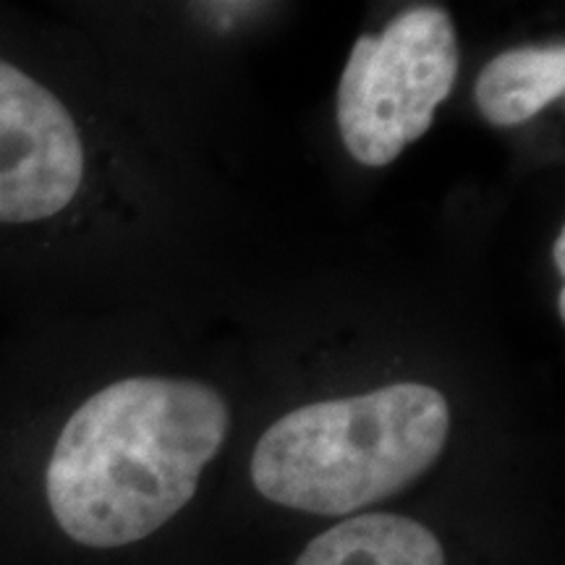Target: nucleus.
<instances>
[{
  "instance_id": "nucleus-1",
  "label": "nucleus",
  "mask_w": 565,
  "mask_h": 565,
  "mask_svg": "<svg viewBox=\"0 0 565 565\" xmlns=\"http://www.w3.org/2000/svg\"><path fill=\"white\" fill-rule=\"evenodd\" d=\"M228 406L196 380H118L63 424L45 471L55 524L84 547L145 540L189 505L228 435Z\"/></svg>"
},
{
  "instance_id": "nucleus-2",
  "label": "nucleus",
  "mask_w": 565,
  "mask_h": 565,
  "mask_svg": "<svg viewBox=\"0 0 565 565\" xmlns=\"http://www.w3.org/2000/svg\"><path fill=\"white\" fill-rule=\"evenodd\" d=\"M448 433V398L424 383L320 401L294 408L259 437L252 482L291 511L356 513L429 471Z\"/></svg>"
},
{
  "instance_id": "nucleus-3",
  "label": "nucleus",
  "mask_w": 565,
  "mask_h": 565,
  "mask_svg": "<svg viewBox=\"0 0 565 565\" xmlns=\"http://www.w3.org/2000/svg\"><path fill=\"white\" fill-rule=\"evenodd\" d=\"M458 40L448 11L419 6L380 34H362L338 87V129L351 158L383 168L422 139L458 79Z\"/></svg>"
},
{
  "instance_id": "nucleus-4",
  "label": "nucleus",
  "mask_w": 565,
  "mask_h": 565,
  "mask_svg": "<svg viewBox=\"0 0 565 565\" xmlns=\"http://www.w3.org/2000/svg\"><path fill=\"white\" fill-rule=\"evenodd\" d=\"M87 154L66 105L0 58V223L61 215L82 192Z\"/></svg>"
},
{
  "instance_id": "nucleus-5",
  "label": "nucleus",
  "mask_w": 565,
  "mask_h": 565,
  "mask_svg": "<svg viewBox=\"0 0 565 565\" xmlns=\"http://www.w3.org/2000/svg\"><path fill=\"white\" fill-rule=\"evenodd\" d=\"M565 92V47L526 45L505 51L479 71L475 100L487 124L498 129L532 121Z\"/></svg>"
},
{
  "instance_id": "nucleus-6",
  "label": "nucleus",
  "mask_w": 565,
  "mask_h": 565,
  "mask_svg": "<svg viewBox=\"0 0 565 565\" xmlns=\"http://www.w3.org/2000/svg\"><path fill=\"white\" fill-rule=\"evenodd\" d=\"M296 565H445V550L419 521L364 513L315 536Z\"/></svg>"
},
{
  "instance_id": "nucleus-7",
  "label": "nucleus",
  "mask_w": 565,
  "mask_h": 565,
  "mask_svg": "<svg viewBox=\"0 0 565 565\" xmlns=\"http://www.w3.org/2000/svg\"><path fill=\"white\" fill-rule=\"evenodd\" d=\"M553 259H555V270H557V275H565V233H563V231L557 233V238H555Z\"/></svg>"
},
{
  "instance_id": "nucleus-8",
  "label": "nucleus",
  "mask_w": 565,
  "mask_h": 565,
  "mask_svg": "<svg viewBox=\"0 0 565 565\" xmlns=\"http://www.w3.org/2000/svg\"><path fill=\"white\" fill-rule=\"evenodd\" d=\"M557 315H561V320H565V288L561 286V291H557Z\"/></svg>"
}]
</instances>
